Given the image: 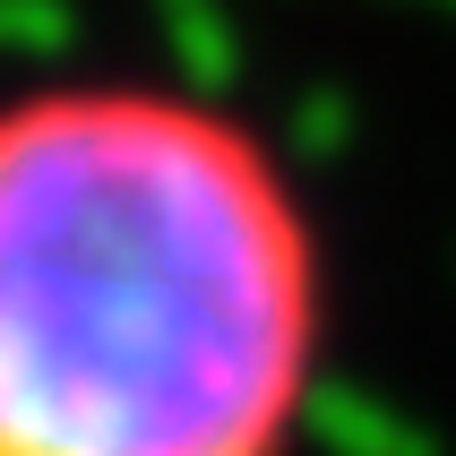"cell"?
Listing matches in <instances>:
<instances>
[{
  "instance_id": "cell-1",
  "label": "cell",
  "mask_w": 456,
  "mask_h": 456,
  "mask_svg": "<svg viewBox=\"0 0 456 456\" xmlns=\"http://www.w3.org/2000/svg\"><path fill=\"white\" fill-rule=\"evenodd\" d=\"M328 250L241 112L155 77L0 95V456H293Z\"/></svg>"
}]
</instances>
